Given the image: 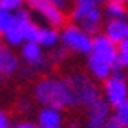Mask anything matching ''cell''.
<instances>
[{
	"instance_id": "6da1fadb",
	"label": "cell",
	"mask_w": 128,
	"mask_h": 128,
	"mask_svg": "<svg viewBox=\"0 0 128 128\" xmlns=\"http://www.w3.org/2000/svg\"><path fill=\"white\" fill-rule=\"evenodd\" d=\"M35 98L38 103L43 106H52L57 110H63L66 106H73V100H72L70 90L66 86L65 80H58V78H43L35 85Z\"/></svg>"
},
{
	"instance_id": "7a4b0ae2",
	"label": "cell",
	"mask_w": 128,
	"mask_h": 128,
	"mask_svg": "<svg viewBox=\"0 0 128 128\" xmlns=\"http://www.w3.org/2000/svg\"><path fill=\"white\" fill-rule=\"evenodd\" d=\"M102 4L103 0H75L72 20L92 37L98 35L102 24Z\"/></svg>"
},
{
	"instance_id": "3957f363",
	"label": "cell",
	"mask_w": 128,
	"mask_h": 128,
	"mask_svg": "<svg viewBox=\"0 0 128 128\" xmlns=\"http://www.w3.org/2000/svg\"><path fill=\"white\" fill-rule=\"evenodd\" d=\"M70 90L73 106H85L88 108L93 102L100 98V90L95 85V82L88 78L85 73H72L63 78Z\"/></svg>"
},
{
	"instance_id": "277c9868",
	"label": "cell",
	"mask_w": 128,
	"mask_h": 128,
	"mask_svg": "<svg viewBox=\"0 0 128 128\" xmlns=\"http://www.w3.org/2000/svg\"><path fill=\"white\" fill-rule=\"evenodd\" d=\"M60 42H62V45L68 52L88 55L92 52L93 37L88 35L86 32H83L80 27H76L73 24V25H65L62 35H60Z\"/></svg>"
},
{
	"instance_id": "5b68a950",
	"label": "cell",
	"mask_w": 128,
	"mask_h": 128,
	"mask_svg": "<svg viewBox=\"0 0 128 128\" xmlns=\"http://www.w3.org/2000/svg\"><path fill=\"white\" fill-rule=\"evenodd\" d=\"M103 92H105V100L113 108H116L118 105L126 102L128 100V83L125 80V76L122 75V72L112 73L105 80Z\"/></svg>"
},
{
	"instance_id": "8992f818",
	"label": "cell",
	"mask_w": 128,
	"mask_h": 128,
	"mask_svg": "<svg viewBox=\"0 0 128 128\" xmlns=\"http://www.w3.org/2000/svg\"><path fill=\"white\" fill-rule=\"evenodd\" d=\"M25 2L32 10H35L40 17H43L47 20L53 28H58V27L65 25L66 17L63 14V10L53 2H50V0H25Z\"/></svg>"
},
{
	"instance_id": "52a82bcc",
	"label": "cell",
	"mask_w": 128,
	"mask_h": 128,
	"mask_svg": "<svg viewBox=\"0 0 128 128\" xmlns=\"http://www.w3.org/2000/svg\"><path fill=\"white\" fill-rule=\"evenodd\" d=\"M22 57H24V60L27 62V66L32 72L47 70L48 65H50V60L43 53L42 45L37 42H25L22 45Z\"/></svg>"
},
{
	"instance_id": "ba28073f",
	"label": "cell",
	"mask_w": 128,
	"mask_h": 128,
	"mask_svg": "<svg viewBox=\"0 0 128 128\" xmlns=\"http://www.w3.org/2000/svg\"><path fill=\"white\" fill-rule=\"evenodd\" d=\"M86 110H88L86 112V126L88 128H103V125L106 123V120L112 116L110 115L112 106L102 96L96 102H93Z\"/></svg>"
},
{
	"instance_id": "9c48e42d",
	"label": "cell",
	"mask_w": 128,
	"mask_h": 128,
	"mask_svg": "<svg viewBox=\"0 0 128 128\" xmlns=\"http://www.w3.org/2000/svg\"><path fill=\"white\" fill-rule=\"evenodd\" d=\"M95 57L102 58L103 62L113 66L116 62V43H113L106 35H95L92 42V52Z\"/></svg>"
},
{
	"instance_id": "30bf717a",
	"label": "cell",
	"mask_w": 128,
	"mask_h": 128,
	"mask_svg": "<svg viewBox=\"0 0 128 128\" xmlns=\"http://www.w3.org/2000/svg\"><path fill=\"white\" fill-rule=\"evenodd\" d=\"M105 35L113 43L128 40V20L126 18H110L105 25Z\"/></svg>"
},
{
	"instance_id": "8fae6325",
	"label": "cell",
	"mask_w": 128,
	"mask_h": 128,
	"mask_svg": "<svg viewBox=\"0 0 128 128\" xmlns=\"http://www.w3.org/2000/svg\"><path fill=\"white\" fill-rule=\"evenodd\" d=\"M62 122V112L57 108L43 106L38 112V126L40 128H60Z\"/></svg>"
},
{
	"instance_id": "7c38bea8",
	"label": "cell",
	"mask_w": 128,
	"mask_h": 128,
	"mask_svg": "<svg viewBox=\"0 0 128 128\" xmlns=\"http://www.w3.org/2000/svg\"><path fill=\"white\" fill-rule=\"evenodd\" d=\"M18 68H20L18 57L8 48H2L0 50V76L14 75Z\"/></svg>"
},
{
	"instance_id": "4fadbf2b",
	"label": "cell",
	"mask_w": 128,
	"mask_h": 128,
	"mask_svg": "<svg viewBox=\"0 0 128 128\" xmlns=\"http://www.w3.org/2000/svg\"><path fill=\"white\" fill-rule=\"evenodd\" d=\"M88 70H90V73L93 75V78L103 80V82L112 75V65L103 62L102 58L95 57L93 53H88Z\"/></svg>"
},
{
	"instance_id": "5bb4252c",
	"label": "cell",
	"mask_w": 128,
	"mask_h": 128,
	"mask_svg": "<svg viewBox=\"0 0 128 128\" xmlns=\"http://www.w3.org/2000/svg\"><path fill=\"white\" fill-rule=\"evenodd\" d=\"M58 42H60V35H58V30L57 28H53V27L40 28L37 43H40L42 47H55Z\"/></svg>"
},
{
	"instance_id": "9a60e30c",
	"label": "cell",
	"mask_w": 128,
	"mask_h": 128,
	"mask_svg": "<svg viewBox=\"0 0 128 128\" xmlns=\"http://www.w3.org/2000/svg\"><path fill=\"white\" fill-rule=\"evenodd\" d=\"M105 14L110 18H126V7L125 4L118 2H106L105 4Z\"/></svg>"
},
{
	"instance_id": "2e32d148",
	"label": "cell",
	"mask_w": 128,
	"mask_h": 128,
	"mask_svg": "<svg viewBox=\"0 0 128 128\" xmlns=\"http://www.w3.org/2000/svg\"><path fill=\"white\" fill-rule=\"evenodd\" d=\"M116 60L120 62L122 68H128V40L116 43Z\"/></svg>"
},
{
	"instance_id": "e0dca14e",
	"label": "cell",
	"mask_w": 128,
	"mask_h": 128,
	"mask_svg": "<svg viewBox=\"0 0 128 128\" xmlns=\"http://www.w3.org/2000/svg\"><path fill=\"white\" fill-rule=\"evenodd\" d=\"M14 20H15V15L12 12L0 8V33H4L5 30L8 28L10 25L14 24Z\"/></svg>"
},
{
	"instance_id": "ac0fdd59",
	"label": "cell",
	"mask_w": 128,
	"mask_h": 128,
	"mask_svg": "<svg viewBox=\"0 0 128 128\" xmlns=\"http://www.w3.org/2000/svg\"><path fill=\"white\" fill-rule=\"evenodd\" d=\"M38 33H40V27L30 20L28 24L25 25V42H37Z\"/></svg>"
},
{
	"instance_id": "d6986e66",
	"label": "cell",
	"mask_w": 128,
	"mask_h": 128,
	"mask_svg": "<svg viewBox=\"0 0 128 128\" xmlns=\"http://www.w3.org/2000/svg\"><path fill=\"white\" fill-rule=\"evenodd\" d=\"M115 116L122 122V125L125 128H128V100L115 108Z\"/></svg>"
},
{
	"instance_id": "ffe728a7",
	"label": "cell",
	"mask_w": 128,
	"mask_h": 128,
	"mask_svg": "<svg viewBox=\"0 0 128 128\" xmlns=\"http://www.w3.org/2000/svg\"><path fill=\"white\" fill-rule=\"evenodd\" d=\"M68 53H70V52H68V50L62 45L60 48H55V50L48 55V60H50V63H60V62H63V60L66 58Z\"/></svg>"
},
{
	"instance_id": "44dd1931",
	"label": "cell",
	"mask_w": 128,
	"mask_h": 128,
	"mask_svg": "<svg viewBox=\"0 0 128 128\" xmlns=\"http://www.w3.org/2000/svg\"><path fill=\"white\" fill-rule=\"evenodd\" d=\"M25 0H0V8L8 10V12H14V10L22 8Z\"/></svg>"
},
{
	"instance_id": "7402d4cb",
	"label": "cell",
	"mask_w": 128,
	"mask_h": 128,
	"mask_svg": "<svg viewBox=\"0 0 128 128\" xmlns=\"http://www.w3.org/2000/svg\"><path fill=\"white\" fill-rule=\"evenodd\" d=\"M103 128H125V126L122 125V122H120L115 115H112V116L106 120V123L103 125Z\"/></svg>"
},
{
	"instance_id": "603a6c76",
	"label": "cell",
	"mask_w": 128,
	"mask_h": 128,
	"mask_svg": "<svg viewBox=\"0 0 128 128\" xmlns=\"http://www.w3.org/2000/svg\"><path fill=\"white\" fill-rule=\"evenodd\" d=\"M0 128H10V122H8V115L0 110Z\"/></svg>"
},
{
	"instance_id": "cb8c5ba5",
	"label": "cell",
	"mask_w": 128,
	"mask_h": 128,
	"mask_svg": "<svg viewBox=\"0 0 128 128\" xmlns=\"http://www.w3.org/2000/svg\"><path fill=\"white\" fill-rule=\"evenodd\" d=\"M15 128H38V126L33 125V123H30V122H22V123H18Z\"/></svg>"
},
{
	"instance_id": "d4e9b609",
	"label": "cell",
	"mask_w": 128,
	"mask_h": 128,
	"mask_svg": "<svg viewBox=\"0 0 128 128\" xmlns=\"http://www.w3.org/2000/svg\"><path fill=\"white\" fill-rule=\"evenodd\" d=\"M50 2H53L55 5H58L60 8H63V7L66 5V0H50Z\"/></svg>"
},
{
	"instance_id": "484cf974",
	"label": "cell",
	"mask_w": 128,
	"mask_h": 128,
	"mask_svg": "<svg viewBox=\"0 0 128 128\" xmlns=\"http://www.w3.org/2000/svg\"><path fill=\"white\" fill-rule=\"evenodd\" d=\"M106 2H118V4H126L128 0H106Z\"/></svg>"
},
{
	"instance_id": "4316f807",
	"label": "cell",
	"mask_w": 128,
	"mask_h": 128,
	"mask_svg": "<svg viewBox=\"0 0 128 128\" xmlns=\"http://www.w3.org/2000/svg\"><path fill=\"white\" fill-rule=\"evenodd\" d=\"M70 128H78V123H76V122H73V123H70Z\"/></svg>"
},
{
	"instance_id": "83f0119b",
	"label": "cell",
	"mask_w": 128,
	"mask_h": 128,
	"mask_svg": "<svg viewBox=\"0 0 128 128\" xmlns=\"http://www.w3.org/2000/svg\"><path fill=\"white\" fill-rule=\"evenodd\" d=\"M0 50H2V45H0Z\"/></svg>"
}]
</instances>
